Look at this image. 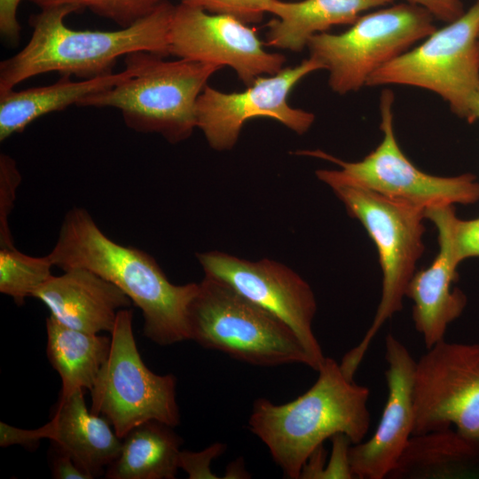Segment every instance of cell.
<instances>
[{
  "instance_id": "obj_10",
  "label": "cell",
  "mask_w": 479,
  "mask_h": 479,
  "mask_svg": "<svg viewBox=\"0 0 479 479\" xmlns=\"http://www.w3.org/2000/svg\"><path fill=\"white\" fill-rule=\"evenodd\" d=\"M394 94L381 96L382 139L377 147L357 161H345L321 150H302L297 155L331 161L344 178L387 198L426 209L429 207L479 200V182L473 174L439 177L421 171L402 152L393 127Z\"/></svg>"
},
{
  "instance_id": "obj_16",
  "label": "cell",
  "mask_w": 479,
  "mask_h": 479,
  "mask_svg": "<svg viewBox=\"0 0 479 479\" xmlns=\"http://www.w3.org/2000/svg\"><path fill=\"white\" fill-rule=\"evenodd\" d=\"M83 391L78 389L59 398L53 418L39 428L21 429L1 422L0 445L33 447L47 438L92 478L98 476L120 454L122 438L106 418L88 410Z\"/></svg>"
},
{
  "instance_id": "obj_31",
  "label": "cell",
  "mask_w": 479,
  "mask_h": 479,
  "mask_svg": "<svg viewBox=\"0 0 479 479\" xmlns=\"http://www.w3.org/2000/svg\"><path fill=\"white\" fill-rule=\"evenodd\" d=\"M21 0H0V33L8 44L16 45L20 37L18 9Z\"/></svg>"
},
{
  "instance_id": "obj_13",
  "label": "cell",
  "mask_w": 479,
  "mask_h": 479,
  "mask_svg": "<svg viewBox=\"0 0 479 479\" xmlns=\"http://www.w3.org/2000/svg\"><path fill=\"white\" fill-rule=\"evenodd\" d=\"M205 276L215 279L287 324L301 341L318 371L326 357L312 322L317 302L310 286L288 266L263 258L250 261L220 252L197 253Z\"/></svg>"
},
{
  "instance_id": "obj_28",
  "label": "cell",
  "mask_w": 479,
  "mask_h": 479,
  "mask_svg": "<svg viewBox=\"0 0 479 479\" xmlns=\"http://www.w3.org/2000/svg\"><path fill=\"white\" fill-rule=\"evenodd\" d=\"M449 230L453 255L459 264L467 258L479 256V217L460 220L453 211Z\"/></svg>"
},
{
  "instance_id": "obj_20",
  "label": "cell",
  "mask_w": 479,
  "mask_h": 479,
  "mask_svg": "<svg viewBox=\"0 0 479 479\" xmlns=\"http://www.w3.org/2000/svg\"><path fill=\"white\" fill-rule=\"evenodd\" d=\"M125 70L82 82H74L69 75L53 84L0 93V141L22 132L37 118L79 102L87 95L105 90L127 79L134 73L131 65Z\"/></svg>"
},
{
  "instance_id": "obj_19",
  "label": "cell",
  "mask_w": 479,
  "mask_h": 479,
  "mask_svg": "<svg viewBox=\"0 0 479 479\" xmlns=\"http://www.w3.org/2000/svg\"><path fill=\"white\" fill-rule=\"evenodd\" d=\"M395 0H271L268 12L266 44L300 52L311 37L339 25H351L367 11L394 4Z\"/></svg>"
},
{
  "instance_id": "obj_26",
  "label": "cell",
  "mask_w": 479,
  "mask_h": 479,
  "mask_svg": "<svg viewBox=\"0 0 479 479\" xmlns=\"http://www.w3.org/2000/svg\"><path fill=\"white\" fill-rule=\"evenodd\" d=\"M21 176L15 161L5 153L0 154V248L12 247L13 240L8 218L12 212L16 190Z\"/></svg>"
},
{
  "instance_id": "obj_22",
  "label": "cell",
  "mask_w": 479,
  "mask_h": 479,
  "mask_svg": "<svg viewBox=\"0 0 479 479\" xmlns=\"http://www.w3.org/2000/svg\"><path fill=\"white\" fill-rule=\"evenodd\" d=\"M182 439L173 427L148 420L123 438L118 457L107 467L108 479H174L179 468Z\"/></svg>"
},
{
  "instance_id": "obj_15",
  "label": "cell",
  "mask_w": 479,
  "mask_h": 479,
  "mask_svg": "<svg viewBox=\"0 0 479 479\" xmlns=\"http://www.w3.org/2000/svg\"><path fill=\"white\" fill-rule=\"evenodd\" d=\"M385 351L387 401L373 436L349 447V459L354 478H388L413 436L416 361L391 334L386 336Z\"/></svg>"
},
{
  "instance_id": "obj_29",
  "label": "cell",
  "mask_w": 479,
  "mask_h": 479,
  "mask_svg": "<svg viewBox=\"0 0 479 479\" xmlns=\"http://www.w3.org/2000/svg\"><path fill=\"white\" fill-rule=\"evenodd\" d=\"M224 449V444H215L199 452L181 451L179 455V468L184 469L191 479L216 478L210 471V463Z\"/></svg>"
},
{
  "instance_id": "obj_11",
  "label": "cell",
  "mask_w": 479,
  "mask_h": 479,
  "mask_svg": "<svg viewBox=\"0 0 479 479\" xmlns=\"http://www.w3.org/2000/svg\"><path fill=\"white\" fill-rule=\"evenodd\" d=\"M416 361L413 436L454 426L479 444V344L436 343Z\"/></svg>"
},
{
  "instance_id": "obj_21",
  "label": "cell",
  "mask_w": 479,
  "mask_h": 479,
  "mask_svg": "<svg viewBox=\"0 0 479 479\" xmlns=\"http://www.w3.org/2000/svg\"><path fill=\"white\" fill-rule=\"evenodd\" d=\"M479 475V444L451 428L411 437L389 479H449Z\"/></svg>"
},
{
  "instance_id": "obj_5",
  "label": "cell",
  "mask_w": 479,
  "mask_h": 479,
  "mask_svg": "<svg viewBox=\"0 0 479 479\" xmlns=\"http://www.w3.org/2000/svg\"><path fill=\"white\" fill-rule=\"evenodd\" d=\"M138 51L125 56L132 75L105 90L85 96L79 106L114 107L126 125L143 133L161 135L177 144L196 127V103L209 78L222 67L189 59L165 60Z\"/></svg>"
},
{
  "instance_id": "obj_1",
  "label": "cell",
  "mask_w": 479,
  "mask_h": 479,
  "mask_svg": "<svg viewBox=\"0 0 479 479\" xmlns=\"http://www.w3.org/2000/svg\"><path fill=\"white\" fill-rule=\"evenodd\" d=\"M48 255L63 271L87 269L119 287L141 310L150 341L167 346L190 340L189 307L199 283H171L153 256L108 238L85 209L66 214Z\"/></svg>"
},
{
  "instance_id": "obj_18",
  "label": "cell",
  "mask_w": 479,
  "mask_h": 479,
  "mask_svg": "<svg viewBox=\"0 0 479 479\" xmlns=\"http://www.w3.org/2000/svg\"><path fill=\"white\" fill-rule=\"evenodd\" d=\"M32 297L43 302L61 325L89 334H111L118 312L132 303L114 284L83 268L51 275Z\"/></svg>"
},
{
  "instance_id": "obj_12",
  "label": "cell",
  "mask_w": 479,
  "mask_h": 479,
  "mask_svg": "<svg viewBox=\"0 0 479 479\" xmlns=\"http://www.w3.org/2000/svg\"><path fill=\"white\" fill-rule=\"evenodd\" d=\"M322 65L309 57L300 64L260 76L240 92H223L207 85L196 103V127L216 151L231 150L237 144L245 122L256 117L278 121L298 135L306 133L315 115L289 105L293 89Z\"/></svg>"
},
{
  "instance_id": "obj_7",
  "label": "cell",
  "mask_w": 479,
  "mask_h": 479,
  "mask_svg": "<svg viewBox=\"0 0 479 479\" xmlns=\"http://www.w3.org/2000/svg\"><path fill=\"white\" fill-rule=\"evenodd\" d=\"M429 90L469 123L479 120V0L458 19L375 71L365 86Z\"/></svg>"
},
{
  "instance_id": "obj_23",
  "label": "cell",
  "mask_w": 479,
  "mask_h": 479,
  "mask_svg": "<svg viewBox=\"0 0 479 479\" xmlns=\"http://www.w3.org/2000/svg\"><path fill=\"white\" fill-rule=\"evenodd\" d=\"M47 357L62 381L59 398L78 389H91L107 360L111 337L65 326L51 316L46 319Z\"/></svg>"
},
{
  "instance_id": "obj_25",
  "label": "cell",
  "mask_w": 479,
  "mask_h": 479,
  "mask_svg": "<svg viewBox=\"0 0 479 479\" xmlns=\"http://www.w3.org/2000/svg\"><path fill=\"white\" fill-rule=\"evenodd\" d=\"M41 9L73 5L127 27L153 12L167 0H27Z\"/></svg>"
},
{
  "instance_id": "obj_30",
  "label": "cell",
  "mask_w": 479,
  "mask_h": 479,
  "mask_svg": "<svg viewBox=\"0 0 479 479\" xmlns=\"http://www.w3.org/2000/svg\"><path fill=\"white\" fill-rule=\"evenodd\" d=\"M332 439L333 451L331 458L320 478H354L349 459L351 441L342 434L336 435Z\"/></svg>"
},
{
  "instance_id": "obj_3",
  "label": "cell",
  "mask_w": 479,
  "mask_h": 479,
  "mask_svg": "<svg viewBox=\"0 0 479 479\" xmlns=\"http://www.w3.org/2000/svg\"><path fill=\"white\" fill-rule=\"evenodd\" d=\"M318 373L315 383L289 403L255 400L248 420L251 432L291 479L300 478L305 463L325 440L342 434L352 444H357L370 428L369 389L349 379L330 357Z\"/></svg>"
},
{
  "instance_id": "obj_27",
  "label": "cell",
  "mask_w": 479,
  "mask_h": 479,
  "mask_svg": "<svg viewBox=\"0 0 479 479\" xmlns=\"http://www.w3.org/2000/svg\"><path fill=\"white\" fill-rule=\"evenodd\" d=\"M271 0H179V4L214 14L232 16L247 24L259 23Z\"/></svg>"
},
{
  "instance_id": "obj_24",
  "label": "cell",
  "mask_w": 479,
  "mask_h": 479,
  "mask_svg": "<svg viewBox=\"0 0 479 479\" xmlns=\"http://www.w3.org/2000/svg\"><path fill=\"white\" fill-rule=\"evenodd\" d=\"M54 266L49 255L31 256L15 247L0 248V292L22 305L48 279Z\"/></svg>"
},
{
  "instance_id": "obj_17",
  "label": "cell",
  "mask_w": 479,
  "mask_h": 479,
  "mask_svg": "<svg viewBox=\"0 0 479 479\" xmlns=\"http://www.w3.org/2000/svg\"><path fill=\"white\" fill-rule=\"evenodd\" d=\"M453 205L435 206L424 210L438 232L439 251L426 269L414 272L405 296L413 302L412 319L427 349L444 339L448 326L462 313L466 295L452 287L457 279L456 261L450 238L449 222Z\"/></svg>"
},
{
  "instance_id": "obj_8",
  "label": "cell",
  "mask_w": 479,
  "mask_h": 479,
  "mask_svg": "<svg viewBox=\"0 0 479 479\" xmlns=\"http://www.w3.org/2000/svg\"><path fill=\"white\" fill-rule=\"evenodd\" d=\"M434 20L419 5L392 4L362 14L342 33L314 35L307 48L327 71L330 89L345 95L359 90L375 71L432 34Z\"/></svg>"
},
{
  "instance_id": "obj_6",
  "label": "cell",
  "mask_w": 479,
  "mask_h": 479,
  "mask_svg": "<svg viewBox=\"0 0 479 479\" xmlns=\"http://www.w3.org/2000/svg\"><path fill=\"white\" fill-rule=\"evenodd\" d=\"M190 340L255 365L313 363L294 331L279 318L207 276L189 307Z\"/></svg>"
},
{
  "instance_id": "obj_33",
  "label": "cell",
  "mask_w": 479,
  "mask_h": 479,
  "mask_svg": "<svg viewBox=\"0 0 479 479\" xmlns=\"http://www.w3.org/2000/svg\"><path fill=\"white\" fill-rule=\"evenodd\" d=\"M51 475L55 479H92L67 453L54 447Z\"/></svg>"
},
{
  "instance_id": "obj_9",
  "label": "cell",
  "mask_w": 479,
  "mask_h": 479,
  "mask_svg": "<svg viewBox=\"0 0 479 479\" xmlns=\"http://www.w3.org/2000/svg\"><path fill=\"white\" fill-rule=\"evenodd\" d=\"M132 318L130 310L118 312L109 356L90 389V412L106 418L120 438L148 420L173 428L180 422L177 379L172 374H156L145 365Z\"/></svg>"
},
{
  "instance_id": "obj_14",
  "label": "cell",
  "mask_w": 479,
  "mask_h": 479,
  "mask_svg": "<svg viewBox=\"0 0 479 479\" xmlns=\"http://www.w3.org/2000/svg\"><path fill=\"white\" fill-rule=\"evenodd\" d=\"M169 55L232 68L246 87L284 68L286 57L269 52L255 30L225 14L179 4L169 31Z\"/></svg>"
},
{
  "instance_id": "obj_32",
  "label": "cell",
  "mask_w": 479,
  "mask_h": 479,
  "mask_svg": "<svg viewBox=\"0 0 479 479\" xmlns=\"http://www.w3.org/2000/svg\"><path fill=\"white\" fill-rule=\"evenodd\" d=\"M429 12L435 19L449 23L461 16L464 5L461 0H406Z\"/></svg>"
},
{
  "instance_id": "obj_2",
  "label": "cell",
  "mask_w": 479,
  "mask_h": 479,
  "mask_svg": "<svg viewBox=\"0 0 479 479\" xmlns=\"http://www.w3.org/2000/svg\"><path fill=\"white\" fill-rule=\"evenodd\" d=\"M174 4L165 1L133 25L114 31L75 30L64 22L73 5L41 9L30 17L32 35L18 53L0 63V93L49 72L84 80L113 74L117 59L145 51L167 58Z\"/></svg>"
},
{
  "instance_id": "obj_4",
  "label": "cell",
  "mask_w": 479,
  "mask_h": 479,
  "mask_svg": "<svg viewBox=\"0 0 479 479\" xmlns=\"http://www.w3.org/2000/svg\"><path fill=\"white\" fill-rule=\"evenodd\" d=\"M316 176L332 189L349 215L362 224L375 244L382 272L381 296L373 322L340 363L344 374L354 379L373 339L385 322L403 308L406 287L424 251L425 209L357 185L337 169H318Z\"/></svg>"
}]
</instances>
